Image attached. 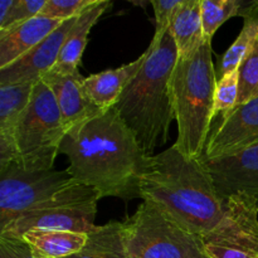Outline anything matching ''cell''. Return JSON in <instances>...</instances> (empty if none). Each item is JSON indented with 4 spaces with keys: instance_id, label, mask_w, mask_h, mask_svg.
<instances>
[{
    "instance_id": "4fadbf2b",
    "label": "cell",
    "mask_w": 258,
    "mask_h": 258,
    "mask_svg": "<svg viewBox=\"0 0 258 258\" xmlns=\"http://www.w3.org/2000/svg\"><path fill=\"white\" fill-rule=\"evenodd\" d=\"M42 81L49 87L57 101L67 133L106 111L98 107L88 96L83 85L85 77L78 71L71 75H59L50 71L43 76Z\"/></svg>"
},
{
    "instance_id": "52a82bcc",
    "label": "cell",
    "mask_w": 258,
    "mask_h": 258,
    "mask_svg": "<svg viewBox=\"0 0 258 258\" xmlns=\"http://www.w3.org/2000/svg\"><path fill=\"white\" fill-rule=\"evenodd\" d=\"M100 199L95 189L73 180L49 199L18 217L0 232V236L22 238L23 234L33 229L88 233L96 227Z\"/></svg>"
},
{
    "instance_id": "d4e9b609",
    "label": "cell",
    "mask_w": 258,
    "mask_h": 258,
    "mask_svg": "<svg viewBox=\"0 0 258 258\" xmlns=\"http://www.w3.org/2000/svg\"><path fill=\"white\" fill-rule=\"evenodd\" d=\"M238 100V70L218 78L214 93L213 120L216 116H226L237 105Z\"/></svg>"
},
{
    "instance_id": "4316f807",
    "label": "cell",
    "mask_w": 258,
    "mask_h": 258,
    "mask_svg": "<svg viewBox=\"0 0 258 258\" xmlns=\"http://www.w3.org/2000/svg\"><path fill=\"white\" fill-rule=\"evenodd\" d=\"M184 0H151L150 4L155 12L156 32L154 37H161L170 29L171 22Z\"/></svg>"
},
{
    "instance_id": "5b68a950",
    "label": "cell",
    "mask_w": 258,
    "mask_h": 258,
    "mask_svg": "<svg viewBox=\"0 0 258 258\" xmlns=\"http://www.w3.org/2000/svg\"><path fill=\"white\" fill-rule=\"evenodd\" d=\"M122 223L128 258H208L201 237L148 202Z\"/></svg>"
},
{
    "instance_id": "8fae6325",
    "label": "cell",
    "mask_w": 258,
    "mask_h": 258,
    "mask_svg": "<svg viewBox=\"0 0 258 258\" xmlns=\"http://www.w3.org/2000/svg\"><path fill=\"white\" fill-rule=\"evenodd\" d=\"M258 145V98L237 105L222 117L221 125L212 134L203 155L217 159L238 154Z\"/></svg>"
},
{
    "instance_id": "484cf974",
    "label": "cell",
    "mask_w": 258,
    "mask_h": 258,
    "mask_svg": "<svg viewBox=\"0 0 258 258\" xmlns=\"http://www.w3.org/2000/svg\"><path fill=\"white\" fill-rule=\"evenodd\" d=\"M96 0H47L40 15L52 19L68 20L82 14Z\"/></svg>"
},
{
    "instance_id": "30bf717a",
    "label": "cell",
    "mask_w": 258,
    "mask_h": 258,
    "mask_svg": "<svg viewBox=\"0 0 258 258\" xmlns=\"http://www.w3.org/2000/svg\"><path fill=\"white\" fill-rule=\"evenodd\" d=\"M223 201L244 196L258 207V145L238 154L207 159L202 156Z\"/></svg>"
},
{
    "instance_id": "ac0fdd59",
    "label": "cell",
    "mask_w": 258,
    "mask_h": 258,
    "mask_svg": "<svg viewBox=\"0 0 258 258\" xmlns=\"http://www.w3.org/2000/svg\"><path fill=\"white\" fill-rule=\"evenodd\" d=\"M88 233L33 229L22 236L39 258H67L78 253L87 243Z\"/></svg>"
},
{
    "instance_id": "7a4b0ae2",
    "label": "cell",
    "mask_w": 258,
    "mask_h": 258,
    "mask_svg": "<svg viewBox=\"0 0 258 258\" xmlns=\"http://www.w3.org/2000/svg\"><path fill=\"white\" fill-rule=\"evenodd\" d=\"M140 198L199 237L213 231L224 214V201L203 159L188 158L174 145L149 158Z\"/></svg>"
},
{
    "instance_id": "83f0119b",
    "label": "cell",
    "mask_w": 258,
    "mask_h": 258,
    "mask_svg": "<svg viewBox=\"0 0 258 258\" xmlns=\"http://www.w3.org/2000/svg\"><path fill=\"white\" fill-rule=\"evenodd\" d=\"M0 258H39L22 238L0 236Z\"/></svg>"
},
{
    "instance_id": "d6986e66",
    "label": "cell",
    "mask_w": 258,
    "mask_h": 258,
    "mask_svg": "<svg viewBox=\"0 0 258 258\" xmlns=\"http://www.w3.org/2000/svg\"><path fill=\"white\" fill-rule=\"evenodd\" d=\"M179 57H189L204 42L202 23V0H184L170 25Z\"/></svg>"
},
{
    "instance_id": "44dd1931",
    "label": "cell",
    "mask_w": 258,
    "mask_h": 258,
    "mask_svg": "<svg viewBox=\"0 0 258 258\" xmlns=\"http://www.w3.org/2000/svg\"><path fill=\"white\" fill-rule=\"evenodd\" d=\"M258 40V15L244 19L243 28L241 33L234 40L233 44L228 48L219 63V75L223 77L224 75L234 72L238 70L242 60L247 57L253 45ZM219 77V78H221Z\"/></svg>"
},
{
    "instance_id": "8992f818",
    "label": "cell",
    "mask_w": 258,
    "mask_h": 258,
    "mask_svg": "<svg viewBox=\"0 0 258 258\" xmlns=\"http://www.w3.org/2000/svg\"><path fill=\"white\" fill-rule=\"evenodd\" d=\"M66 134L52 91L38 81L15 130L18 163L28 170H52Z\"/></svg>"
},
{
    "instance_id": "7402d4cb",
    "label": "cell",
    "mask_w": 258,
    "mask_h": 258,
    "mask_svg": "<svg viewBox=\"0 0 258 258\" xmlns=\"http://www.w3.org/2000/svg\"><path fill=\"white\" fill-rule=\"evenodd\" d=\"M233 17H239V0H202L204 40L212 42L219 27Z\"/></svg>"
},
{
    "instance_id": "ffe728a7",
    "label": "cell",
    "mask_w": 258,
    "mask_h": 258,
    "mask_svg": "<svg viewBox=\"0 0 258 258\" xmlns=\"http://www.w3.org/2000/svg\"><path fill=\"white\" fill-rule=\"evenodd\" d=\"M67 258H128L122 222H108L88 232L86 246Z\"/></svg>"
},
{
    "instance_id": "cb8c5ba5",
    "label": "cell",
    "mask_w": 258,
    "mask_h": 258,
    "mask_svg": "<svg viewBox=\"0 0 258 258\" xmlns=\"http://www.w3.org/2000/svg\"><path fill=\"white\" fill-rule=\"evenodd\" d=\"M254 98H258V40L238 67L237 105H243Z\"/></svg>"
},
{
    "instance_id": "e0dca14e",
    "label": "cell",
    "mask_w": 258,
    "mask_h": 258,
    "mask_svg": "<svg viewBox=\"0 0 258 258\" xmlns=\"http://www.w3.org/2000/svg\"><path fill=\"white\" fill-rule=\"evenodd\" d=\"M145 57L146 52L128 64L86 77L83 85L93 102L102 110L113 107L123 90L141 70Z\"/></svg>"
},
{
    "instance_id": "603a6c76",
    "label": "cell",
    "mask_w": 258,
    "mask_h": 258,
    "mask_svg": "<svg viewBox=\"0 0 258 258\" xmlns=\"http://www.w3.org/2000/svg\"><path fill=\"white\" fill-rule=\"evenodd\" d=\"M47 0H0V32L38 17Z\"/></svg>"
},
{
    "instance_id": "6da1fadb",
    "label": "cell",
    "mask_w": 258,
    "mask_h": 258,
    "mask_svg": "<svg viewBox=\"0 0 258 258\" xmlns=\"http://www.w3.org/2000/svg\"><path fill=\"white\" fill-rule=\"evenodd\" d=\"M59 153L67 156L68 174L95 189L101 198H140L141 178L150 155L115 107L71 128Z\"/></svg>"
},
{
    "instance_id": "5bb4252c",
    "label": "cell",
    "mask_w": 258,
    "mask_h": 258,
    "mask_svg": "<svg viewBox=\"0 0 258 258\" xmlns=\"http://www.w3.org/2000/svg\"><path fill=\"white\" fill-rule=\"evenodd\" d=\"M35 83L0 85V168L18 161L15 130L32 98Z\"/></svg>"
},
{
    "instance_id": "2e32d148",
    "label": "cell",
    "mask_w": 258,
    "mask_h": 258,
    "mask_svg": "<svg viewBox=\"0 0 258 258\" xmlns=\"http://www.w3.org/2000/svg\"><path fill=\"white\" fill-rule=\"evenodd\" d=\"M110 7L111 3L107 0H96L77 18V22L68 34L52 72L59 75H71L77 72L83 52L87 45L91 29Z\"/></svg>"
},
{
    "instance_id": "7c38bea8",
    "label": "cell",
    "mask_w": 258,
    "mask_h": 258,
    "mask_svg": "<svg viewBox=\"0 0 258 258\" xmlns=\"http://www.w3.org/2000/svg\"><path fill=\"white\" fill-rule=\"evenodd\" d=\"M78 17L64 20L37 47L10 66L0 70V85L37 83L42 80L45 73L50 72L54 68L60 50L67 40L68 34L75 27Z\"/></svg>"
},
{
    "instance_id": "9c48e42d",
    "label": "cell",
    "mask_w": 258,
    "mask_h": 258,
    "mask_svg": "<svg viewBox=\"0 0 258 258\" xmlns=\"http://www.w3.org/2000/svg\"><path fill=\"white\" fill-rule=\"evenodd\" d=\"M201 238L208 258H258L256 203L244 196L226 199L222 221Z\"/></svg>"
},
{
    "instance_id": "9a60e30c",
    "label": "cell",
    "mask_w": 258,
    "mask_h": 258,
    "mask_svg": "<svg viewBox=\"0 0 258 258\" xmlns=\"http://www.w3.org/2000/svg\"><path fill=\"white\" fill-rule=\"evenodd\" d=\"M63 22L64 20L38 15L12 29L0 32V70L37 47Z\"/></svg>"
},
{
    "instance_id": "277c9868",
    "label": "cell",
    "mask_w": 258,
    "mask_h": 258,
    "mask_svg": "<svg viewBox=\"0 0 258 258\" xmlns=\"http://www.w3.org/2000/svg\"><path fill=\"white\" fill-rule=\"evenodd\" d=\"M216 70L212 42L204 40L194 54L179 57L170 81L178 139L174 144L185 156L199 159L206 151L213 121Z\"/></svg>"
},
{
    "instance_id": "3957f363",
    "label": "cell",
    "mask_w": 258,
    "mask_h": 258,
    "mask_svg": "<svg viewBox=\"0 0 258 258\" xmlns=\"http://www.w3.org/2000/svg\"><path fill=\"white\" fill-rule=\"evenodd\" d=\"M141 70L113 106L148 155L169 139L175 120L170 81L178 62V48L170 30L154 37Z\"/></svg>"
},
{
    "instance_id": "ba28073f",
    "label": "cell",
    "mask_w": 258,
    "mask_h": 258,
    "mask_svg": "<svg viewBox=\"0 0 258 258\" xmlns=\"http://www.w3.org/2000/svg\"><path fill=\"white\" fill-rule=\"evenodd\" d=\"M73 180L67 170H28L18 161L0 168V232Z\"/></svg>"
}]
</instances>
